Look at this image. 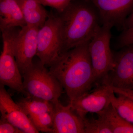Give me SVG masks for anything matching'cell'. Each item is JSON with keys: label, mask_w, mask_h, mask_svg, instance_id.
Here are the masks:
<instances>
[{"label": "cell", "mask_w": 133, "mask_h": 133, "mask_svg": "<svg viewBox=\"0 0 133 133\" xmlns=\"http://www.w3.org/2000/svg\"><path fill=\"white\" fill-rule=\"evenodd\" d=\"M90 42L62 52L50 66V72L64 89L70 102L88 92L94 84Z\"/></svg>", "instance_id": "obj_1"}, {"label": "cell", "mask_w": 133, "mask_h": 133, "mask_svg": "<svg viewBox=\"0 0 133 133\" xmlns=\"http://www.w3.org/2000/svg\"><path fill=\"white\" fill-rule=\"evenodd\" d=\"M87 0H72L63 12H56L59 22L61 53L90 42L101 26L97 10Z\"/></svg>", "instance_id": "obj_2"}, {"label": "cell", "mask_w": 133, "mask_h": 133, "mask_svg": "<svg viewBox=\"0 0 133 133\" xmlns=\"http://www.w3.org/2000/svg\"><path fill=\"white\" fill-rule=\"evenodd\" d=\"M40 61L22 75L25 95L27 97L43 100L52 103L58 101L63 87Z\"/></svg>", "instance_id": "obj_3"}, {"label": "cell", "mask_w": 133, "mask_h": 133, "mask_svg": "<svg viewBox=\"0 0 133 133\" xmlns=\"http://www.w3.org/2000/svg\"><path fill=\"white\" fill-rule=\"evenodd\" d=\"M111 24H102L89 42L88 50L92 65L94 84H101L114 66V54L110 48Z\"/></svg>", "instance_id": "obj_4"}, {"label": "cell", "mask_w": 133, "mask_h": 133, "mask_svg": "<svg viewBox=\"0 0 133 133\" xmlns=\"http://www.w3.org/2000/svg\"><path fill=\"white\" fill-rule=\"evenodd\" d=\"M19 28L11 27L1 30L3 45L0 56V83L25 95L22 76L15 55L17 37L21 29Z\"/></svg>", "instance_id": "obj_5"}, {"label": "cell", "mask_w": 133, "mask_h": 133, "mask_svg": "<svg viewBox=\"0 0 133 133\" xmlns=\"http://www.w3.org/2000/svg\"><path fill=\"white\" fill-rule=\"evenodd\" d=\"M61 53L58 20L55 12L51 10L38 31L36 55L44 65L50 67Z\"/></svg>", "instance_id": "obj_6"}, {"label": "cell", "mask_w": 133, "mask_h": 133, "mask_svg": "<svg viewBox=\"0 0 133 133\" xmlns=\"http://www.w3.org/2000/svg\"><path fill=\"white\" fill-rule=\"evenodd\" d=\"M114 67L102 83L113 87L133 90V45L121 48L114 54Z\"/></svg>", "instance_id": "obj_7"}, {"label": "cell", "mask_w": 133, "mask_h": 133, "mask_svg": "<svg viewBox=\"0 0 133 133\" xmlns=\"http://www.w3.org/2000/svg\"><path fill=\"white\" fill-rule=\"evenodd\" d=\"M111 86L107 84H100L90 93L87 92L72 102H70L72 109L82 119L89 113L97 114L111 103L115 95Z\"/></svg>", "instance_id": "obj_8"}, {"label": "cell", "mask_w": 133, "mask_h": 133, "mask_svg": "<svg viewBox=\"0 0 133 133\" xmlns=\"http://www.w3.org/2000/svg\"><path fill=\"white\" fill-rule=\"evenodd\" d=\"M39 29L26 25L21 28L17 37L15 55L22 76L33 66V59L37 52V35Z\"/></svg>", "instance_id": "obj_9"}, {"label": "cell", "mask_w": 133, "mask_h": 133, "mask_svg": "<svg viewBox=\"0 0 133 133\" xmlns=\"http://www.w3.org/2000/svg\"><path fill=\"white\" fill-rule=\"evenodd\" d=\"M97 9L102 24L124 30L127 17L133 10V0H87Z\"/></svg>", "instance_id": "obj_10"}, {"label": "cell", "mask_w": 133, "mask_h": 133, "mask_svg": "<svg viewBox=\"0 0 133 133\" xmlns=\"http://www.w3.org/2000/svg\"><path fill=\"white\" fill-rule=\"evenodd\" d=\"M0 111L1 117L25 133H38L29 116L17 103L12 99L5 85L0 86Z\"/></svg>", "instance_id": "obj_11"}, {"label": "cell", "mask_w": 133, "mask_h": 133, "mask_svg": "<svg viewBox=\"0 0 133 133\" xmlns=\"http://www.w3.org/2000/svg\"><path fill=\"white\" fill-rule=\"evenodd\" d=\"M52 133H85L83 119L72 109L59 101L54 104Z\"/></svg>", "instance_id": "obj_12"}, {"label": "cell", "mask_w": 133, "mask_h": 133, "mask_svg": "<svg viewBox=\"0 0 133 133\" xmlns=\"http://www.w3.org/2000/svg\"><path fill=\"white\" fill-rule=\"evenodd\" d=\"M23 15L16 0H0L1 30L11 27L26 26Z\"/></svg>", "instance_id": "obj_13"}, {"label": "cell", "mask_w": 133, "mask_h": 133, "mask_svg": "<svg viewBox=\"0 0 133 133\" xmlns=\"http://www.w3.org/2000/svg\"><path fill=\"white\" fill-rule=\"evenodd\" d=\"M23 15L26 25L40 29L44 24L49 12L37 0H16Z\"/></svg>", "instance_id": "obj_14"}, {"label": "cell", "mask_w": 133, "mask_h": 133, "mask_svg": "<svg viewBox=\"0 0 133 133\" xmlns=\"http://www.w3.org/2000/svg\"><path fill=\"white\" fill-rule=\"evenodd\" d=\"M97 114L109 126L113 133H133V124L122 118L111 103Z\"/></svg>", "instance_id": "obj_15"}, {"label": "cell", "mask_w": 133, "mask_h": 133, "mask_svg": "<svg viewBox=\"0 0 133 133\" xmlns=\"http://www.w3.org/2000/svg\"><path fill=\"white\" fill-rule=\"evenodd\" d=\"M17 103L29 117L46 112H52L54 109V104L52 102L34 98L27 97Z\"/></svg>", "instance_id": "obj_16"}, {"label": "cell", "mask_w": 133, "mask_h": 133, "mask_svg": "<svg viewBox=\"0 0 133 133\" xmlns=\"http://www.w3.org/2000/svg\"><path fill=\"white\" fill-rule=\"evenodd\" d=\"M111 103L121 116L127 121L133 124V100L121 95H114Z\"/></svg>", "instance_id": "obj_17"}, {"label": "cell", "mask_w": 133, "mask_h": 133, "mask_svg": "<svg viewBox=\"0 0 133 133\" xmlns=\"http://www.w3.org/2000/svg\"><path fill=\"white\" fill-rule=\"evenodd\" d=\"M29 117L39 132L52 133L53 121L52 112H46Z\"/></svg>", "instance_id": "obj_18"}, {"label": "cell", "mask_w": 133, "mask_h": 133, "mask_svg": "<svg viewBox=\"0 0 133 133\" xmlns=\"http://www.w3.org/2000/svg\"><path fill=\"white\" fill-rule=\"evenodd\" d=\"M85 133H113L109 126L102 118L83 119Z\"/></svg>", "instance_id": "obj_19"}, {"label": "cell", "mask_w": 133, "mask_h": 133, "mask_svg": "<svg viewBox=\"0 0 133 133\" xmlns=\"http://www.w3.org/2000/svg\"><path fill=\"white\" fill-rule=\"evenodd\" d=\"M43 6L53 8L56 12L60 13L64 10L72 0H37Z\"/></svg>", "instance_id": "obj_20"}, {"label": "cell", "mask_w": 133, "mask_h": 133, "mask_svg": "<svg viewBox=\"0 0 133 133\" xmlns=\"http://www.w3.org/2000/svg\"><path fill=\"white\" fill-rule=\"evenodd\" d=\"M132 45H133V26L122 30L117 40V46L120 49Z\"/></svg>", "instance_id": "obj_21"}, {"label": "cell", "mask_w": 133, "mask_h": 133, "mask_svg": "<svg viewBox=\"0 0 133 133\" xmlns=\"http://www.w3.org/2000/svg\"><path fill=\"white\" fill-rule=\"evenodd\" d=\"M0 133H24L6 119L1 117L0 120Z\"/></svg>", "instance_id": "obj_22"}, {"label": "cell", "mask_w": 133, "mask_h": 133, "mask_svg": "<svg viewBox=\"0 0 133 133\" xmlns=\"http://www.w3.org/2000/svg\"><path fill=\"white\" fill-rule=\"evenodd\" d=\"M112 88L115 94H116L118 95H124L130 98L133 100V90L116 88V87H112Z\"/></svg>", "instance_id": "obj_23"}, {"label": "cell", "mask_w": 133, "mask_h": 133, "mask_svg": "<svg viewBox=\"0 0 133 133\" xmlns=\"http://www.w3.org/2000/svg\"><path fill=\"white\" fill-rule=\"evenodd\" d=\"M133 26V10L126 19L124 23V30Z\"/></svg>", "instance_id": "obj_24"}, {"label": "cell", "mask_w": 133, "mask_h": 133, "mask_svg": "<svg viewBox=\"0 0 133 133\" xmlns=\"http://www.w3.org/2000/svg\"></svg>", "instance_id": "obj_25"}]
</instances>
